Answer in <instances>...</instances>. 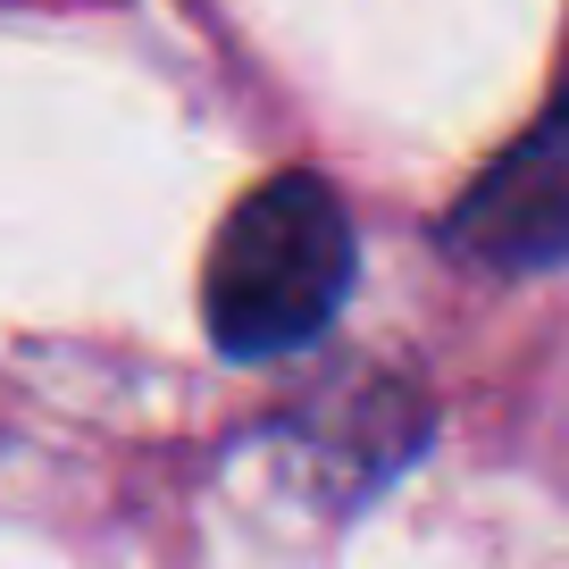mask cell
Here are the masks:
<instances>
[{"label":"cell","instance_id":"1","mask_svg":"<svg viewBox=\"0 0 569 569\" xmlns=\"http://www.w3.org/2000/svg\"><path fill=\"white\" fill-rule=\"evenodd\" d=\"M352 218L319 177H268L227 218L201 277V310L227 360H284L327 336L336 302L352 293Z\"/></svg>","mask_w":569,"mask_h":569},{"label":"cell","instance_id":"2","mask_svg":"<svg viewBox=\"0 0 569 569\" xmlns=\"http://www.w3.org/2000/svg\"><path fill=\"white\" fill-rule=\"evenodd\" d=\"M445 243L486 268H552L569 260V151L528 126V134L461 193L445 218Z\"/></svg>","mask_w":569,"mask_h":569},{"label":"cell","instance_id":"3","mask_svg":"<svg viewBox=\"0 0 569 569\" xmlns=\"http://www.w3.org/2000/svg\"><path fill=\"white\" fill-rule=\"evenodd\" d=\"M536 126H545V134H552V142L569 151V51H561V76H552V109H545Z\"/></svg>","mask_w":569,"mask_h":569}]
</instances>
